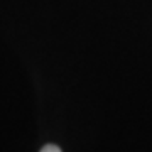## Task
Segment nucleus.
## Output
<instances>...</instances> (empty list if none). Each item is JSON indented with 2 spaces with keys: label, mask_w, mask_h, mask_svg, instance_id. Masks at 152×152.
<instances>
[{
  "label": "nucleus",
  "mask_w": 152,
  "mask_h": 152,
  "mask_svg": "<svg viewBox=\"0 0 152 152\" xmlns=\"http://www.w3.org/2000/svg\"><path fill=\"white\" fill-rule=\"evenodd\" d=\"M41 152H61V149L58 145H53V144H48L41 149Z\"/></svg>",
  "instance_id": "f257e3e1"
}]
</instances>
